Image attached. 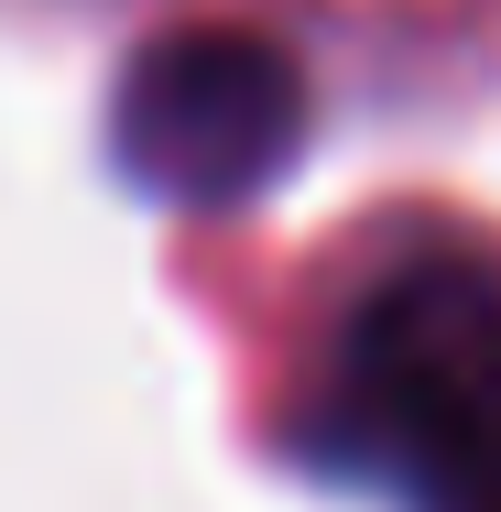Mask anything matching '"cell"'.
<instances>
[{"instance_id":"6da1fadb","label":"cell","mask_w":501,"mask_h":512,"mask_svg":"<svg viewBox=\"0 0 501 512\" xmlns=\"http://www.w3.org/2000/svg\"><path fill=\"white\" fill-rule=\"evenodd\" d=\"M338 414L425 512H501V284L480 262L382 273L338 338Z\"/></svg>"},{"instance_id":"7a4b0ae2","label":"cell","mask_w":501,"mask_h":512,"mask_svg":"<svg viewBox=\"0 0 501 512\" xmlns=\"http://www.w3.org/2000/svg\"><path fill=\"white\" fill-rule=\"evenodd\" d=\"M305 153V66L251 22L142 33L109 77V164L164 207H240Z\"/></svg>"}]
</instances>
